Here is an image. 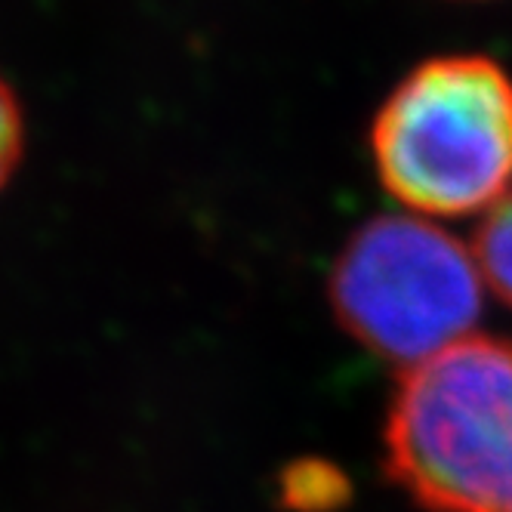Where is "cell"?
<instances>
[{"mask_svg":"<svg viewBox=\"0 0 512 512\" xmlns=\"http://www.w3.org/2000/svg\"><path fill=\"white\" fill-rule=\"evenodd\" d=\"M383 454L429 512H512V340L463 337L401 374Z\"/></svg>","mask_w":512,"mask_h":512,"instance_id":"6da1fadb","label":"cell"},{"mask_svg":"<svg viewBox=\"0 0 512 512\" xmlns=\"http://www.w3.org/2000/svg\"><path fill=\"white\" fill-rule=\"evenodd\" d=\"M383 189L420 216H469L512 189V78L479 53L420 62L371 127Z\"/></svg>","mask_w":512,"mask_h":512,"instance_id":"7a4b0ae2","label":"cell"},{"mask_svg":"<svg viewBox=\"0 0 512 512\" xmlns=\"http://www.w3.org/2000/svg\"><path fill=\"white\" fill-rule=\"evenodd\" d=\"M327 300L352 340L414 368L469 337L485 278L475 253L442 226L386 213L352 232L331 269Z\"/></svg>","mask_w":512,"mask_h":512,"instance_id":"3957f363","label":"cell"},{"mask_svg":"<svg viewBox=\"0 0 512 512\" xmlns=\"http://www.w3.org/2000/svg\"><path fill=\"white\" fill-rule=\"evenodd\" d=\"M352 497L346 472L331 460L303 457L284 466L278 479V503L290 512H334Z\"/></svg>","mask_w":512,"mask_h":512,"instance_id":"277c9868","label":"cell"},{"mask_svg":"<svg viewBox=\"0 0 512 512\" xmlns=\"http://www.w3.org/2000/svg\"><path fill=\"white\" fill-rule=\"evenodd\" d=\"M472 253L485 284L512 309V189L485 210Z\"/></svg>","mask_w":512,"mask_h":512,"instance_id":"5b68a950","label":"cell"},{"mask_svg":"<svg viewBox=\"0 0 512 512\" xmlns=\"http://www.w3.org/2000/svg\"><path fill=\"white\" fill-rule=\"evenodd\" d=\"M25 149V118L13 87L0 78V189L16 173Z\"/></svg>","mask_w":512,"mask_h":512,"instance_id":"8992f818","label":"cell"}]
</instances>
